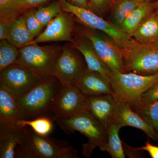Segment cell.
Segmentation results:
<instances>
[{
	"mask_svg": "<svg viewBox=\"0 0 158 158\" xmlns=\"http://www.w3.org/2000/svg\"><path fill=\"white\" fill-rule=\"evenodd\" d=\"M78 152L67 141L48 135L42 136L31 128L24 129L22 139L18 146L15 158H77Z\"/></svg>",
	"mask_w": 158,
	"mask_h": 158,
	"instance_id": "1",
	"label": "cell"
},
{
	"mask_svg": "<svg viewBox=\"0 0 158 158\" xmlns=\"http://www.w3.org/2000/svg\"><path fill=\"white\" fill-rule=\"evenodd\" d=\"M63 131L67 134L79 132L88 138L87 143L82 145V155L90 158L97 147L106 151L107 144V133L99 122L89 112L69 118L55 120Z\"/></svg>",
	"mask_w": 158,
	"mask_h": 158,
	"instance_id": "2",
	"label": "cell"
},
{
	"mask_svg": "<svg viewBox=\"0 0 158 158\" xmlns=\"http://www.w3.org/2000/svg\"><path fill=\"white\" fill-rule=\"evenodd\" d=\"M110 80L116 97L120 102L129 105L135 112L141 107V96L158 82V73L143 75L134 73L112 71Z\"/></svg>",
	"mask_w": 158,
	"mask_h": 158,
	"instance_id": "3",
	"label": "cell"
},
{
	"mask_svg": "<svg viewBox=\"0 0 158 158\" xmlns=\"http://www.w3.org/2000/svg\"><path fill=\"white\" fill-rule=\"evenodd\" d=\"M61 87L55 77H44L29 92L17 98L25 119L48 116L47 114L52 113L54 98Z\"/></svg>",
	"mask_w": 158,
	"mask_h": 158,
	"instance_id": "4",
	"label": "cell"
},
{
	"mask_svg": "<svg viewBox=\"0 0 158 158\" xmlns=\"http://www.w3.org/2000/svg\"><path fill=\"white\" fill-rule=\"evenodd\" d=\"M125 73L149 75L158 73V47L132 37L121 48Z\"/></svg>",
	"mask_w": 158,
	"mask_h": 158,
	"instance_id": "5",
	"label": "cell"
},
{
	"mask_svg": "<svg viewBox=\"0 0 158 158\" xmlns=\"http://www.w3.org/2000/svg\"><path fill=\"white\" fill-rule=\"evenodd\" d=\"M63 47L58 44L40 46L31 44L20 48L17 64L34 71L41 77L52 76Z\"/></svg>",
	"mask_w": 158,
	"mask_h": 158,
	"instance_id": "6",
	"label": "cell"
},
{
	"mask_svg": "<svg viewBox=\"0 0 158 158\" xmlns=\"http://www.w3.org/2000/svg\"><path fill=\"white\" fill-rule=\"evenodd\" d=\"M59 1L62 11L73 14L83 25L106 34L120 48L131 38V36L125 33L120 28L110 22L105 20L90 9L73 6L65 0Z\"/></svg>",
	"mask_w": 158,
	"mask_h": 158,
	"instance_id": "7",
	"label": "cell"
},
{
	"mask_svg": "<svg viewBox=\"0 0 158 158\" xmlns=\"http://www.w3.org/2000/svg\"><path fill=\"white\" fill-rule=\"evenodd\" d=\"M88 111L87 97L76 85L62 86L57 92L52 107V119L72 118Z\"/></svg>",
	"mask_w": 158,
	"mask_h": 158,
	"instance_id": "8",
	"label": "cell"
},
{
	"mask_svg": "<svg viewBox=\"0 0 158 158\" xmlns=\"http://www.w3.org/2000/svg\"><path fill=\"white\" fill-rule=\"evenodd\" d=\"M101 32L83 25L79 35L90 40L99 57L111 70L125 73L121 48L108 35Z\"/></svg>",
	"mask_w": 158,
	"mask_h": 158,
	"instance_id": "9",
	"label": "cell"
},
{
	"mask_svg": "<svg viewBox=\"0 0 158 158\" xmlns=\"http://www.w3.org/2000/svg\"><path fill=\"white\" fill-rule=\"evenodd\" d=\"M42 77L34 71L16 63L0 71V86L19 98L29 92Z\"/></svg>",
	"mask_w": 158,
	"mask_h": 158,
	"instance_id": "10",
	"label": "cell"
},
{
	"mask_svg": "<svg viewBox=\"0 0 158 158\" xmlns=\"http://www.w3.org/2000/svg\"><path fill=\"white\" fill-rule=\"evenodd\" d=\"M75 49L70 44L63 47L55 65L52 76L62 86L75 85L88 69L85 60H83Z\"/></svg>",
	"mask_w": 158,
	"mask_h": 158,
	"instance_id": "11",
	"label": "cell"
},
{
	"mask_svg": "<svg viewBox=\"0 0 158 158\" xmlns=\"http://www.w3.org/2000/svg\"><path fill=\"white\" fill-rule=\"evenodd\" d=\"M75 18L70 12L62 11L49 23L44 31L30 44L57 41L72 42Z\"/></svg>",
	"mask_w": 158,
	"mask_h": 158,
	"instance_id": "12",
	"label": "cell"
},
{
	"mask_svg": "<svg viewBox=\"0 0 158 158\" xmlns=\"http://www.w3.org/2000/svg\"><path fill=\"white\" fill-rule=\"evenodd\" d=\"M88 111L101 124L106 131L115 122L119 100L115 94H106L87 97Z\"/></svg>",
	"mask_w": 158,
	"mask_h": 158,
	"instance_id": "13",
	"label": "cell"
},
{
	"mask_svg": "<svg viewBox=\"0 0 158 158\" xmlns=\"http://www.w3.org/2000/svg\"><path fill=\"white\" fill-rule=\"evenodd\" d=\"M115 122L123 127H132L141 130L154 141H158V135L149 123L134 111L129 105L119 100Z\"/></svg>",
	"mask_w": 158,
	"mask_h": 158,
	"instance_id": "14",
	"label": "cell"
},
{
	"mask_svg": "<svg viewBox=\"0 0 158 158\" xmlns=\"http://www.w3.org/2000/svg\"><path fill=\"white\" fill-rule=\"evenodd\" d=\"M86 97L115 94L110 80L102 74L87 69L75 85Z\"/></svg>",
	"mask_w": 158,
	"mask_h": 158,
	"instance_id": "15",
	"label": "cell"
},
{
	"mask_svg": "<svg viewBox=\"0 0 158 158\" xmlns=\"http://www.w3.org/2000/svg\"><path fill=\"white\" fill-rule=\"evenodd\" d=\"M70 45L83 55L88 70L102 74L110 80L112 70L99 57L89 39L79 35Z\"/></svg>",
	"mask_w": 158,
	"mask_h": 158,
	"instance_id": "16",
	"label": "cell"
},
{
	"mask_svg": "<svg viewBox=\"0 0 158 158\" xmlns=\"http://www.w3.org/2000/svg\"><path fill=\"white\" fill-rule=\"evenodd\" d=\"M24 129V127L13 123H0V158H15Z\"/></svg>",
	"mask_w": 158,
	"mask_h": 158,
	"instance_id": "17",
	"label": "cell"
},
{
	"mask_svg": "<svg viewBox=\"0 0 158 158\" xmlns=\"http://www.w3.org/2000/svg\"><path fill=\"white\" fill-rule=\"evenodd\" d=\"M25 119L16 97L0 86V123L15 124Z\"/></svg>",
	"mask_w": 158,
	"mask_h": 158,
	"instance_id": "18",
	"label": "cell"
},
{
	"mask_svg": "<svg viewBox=\"0 0 158 158\" xmlns=\"http://www.w3.org/2000/svg\"><path fill=\"white\" fill-rule=\"evenodd\" d=\"M6 39L19 48L28 45L34 40L27 27L25 13L11 22Z\"/></svg>",
	"mask_w": 158,
	"mask_h": 158,
	"instance_id": "19",
	"label": "cell"
},
{
	"mask_svg": "<svg viewBox=\"0 0 158 158\" xmlns=\"http://www.w3.org/2000/svg\"><path fill=\"white\" fill-rule=\"evenodd\" d=\"M158 6V0L142 3L129 15L119 28L125 33L131 36L138 26L154 11Z\"/></svg>",
	"mask_w": 158,
	"mask_h": 158,
	"instance_id": "20",
	"label": "cell"
},
{
	"mask_svg": "<svg viewBox=\"0 0 158 158\" xmlns=\"http://www.w3.org/2000/svg\"><path fill=\"white\" fill-rule=\"evenodd\" d=\"M131 37L144 44H152L158 40V19L154 11L138 26Z\"/></svg>",
	"mask_w": 158,
	"mask_h": 158,
	"instance_id": "21",
	"label": "cell"
},
{
	"mask_svg": "<svg viewBox=\"0 0 158 158\" xmlns=\"http://www.w3.org/2000/svg\"><path fill=\"white\" fill-rule=\"evenodd\" d=\"M53 0H15L6 11L0 14V19L6 20L11 23L13 20L26 11L47 6Z\"/></svg>",
	"mask_w": 158,
	"mask_h": 158,
	"instance_id": "22",
	"label": "cell"
},
{
	"mask_svg": "<svg viewBox=\"0 0 158 158\" xmlns=\"http://www.w3.org/2000/svg\"><path fill=\"white\" fill-rule=\"evenodd\" d=\"M142 3L139 0H114L110 10V22L120 27L129 15Z\"/></svg>",
	"mask_w": 158,
	"mask_h": 158,
	"instance_id": "23",
	"label": "cell"
},
{
	"mask_svg": "<svg viewBox=\"0 0 158 158\" xmlns=\"http://www.w3.org/2000/svg\"><path fill=\"white\" fill-rule=\"evenodd\" d=\"M122 127L116 122L112 123L107 130V144L106 151L113 158H124L125 154L123 142L119 137V131Z\"/></svg>",
	"mask_w": 158,
	"mask_h": 158,
	"instance_id": "24",
	"label": "cell"
},
{
	"mask_svg": "<svg viewBox=\"0 0 158 158\" xmlns=\"http://www.w3.org/2000/svg\"><path fill=\"white\" fill-rule=\"evenodd\" d=\"M15 124L23 127H29L33 131L42 136L48 135L53 129V124L48 116H43L32 119H22Z\"/></svg>",
	"mask_w": 158,
	"mask_h": 158,
	"instance_id": "25",
	"label": "cell"
},
{
	"mask_svg": "<svg viewBox=\"0 0 158 158\" xmlns=\"http://www.w3.org/2000/svg\"><path fill=\"white\" fill-rule=\"evenodd\" d=\"M9 42L3 39L0 42V71L17 63L19 57V50Z\"/></svg>",
	"mask_w": 158,
	"mask_h": 158,
	"instance_id": "26",
	"label": "cell"
},
{
	"mask_svg": "<svg viewBox=\"0 0 158 158\" xmlns=\"http://www.w3.org/2000/svg\"><path fill=\"white\" fill-rule=\"evenodd\" d=\"M62 11L60 1H55L35 10V14L41 25L45 27Z\"/></svg>",
	"mask_w": 158,
	"mask_h": 158,
	"instance_id": "27",
	"label": "cell"
},
{
	"mask_svg": "<svg viewBox=\"0 0 158 158\" xmlns=\"http://www.w3.org/2000/svg\"><path fill=\"white\" fill-rule=\"evenodd\" d=\"M137 113L152 126L158 135V101L144 107Z\"/></svg>",
	"mask_w": 158,
	"mask_h": 158,
	"instance_id": "28",
	"label": "cell"
},
{
	"mask_svg": "<svg viewBox=\"0 0 158 158\" xmlns=\"http://www.w3.org/2000/svg\"><path fill=\"white\" fill-rule=\"evenodd\" d=\"M35 10V9H30L24 13L27 27L34 40L42 33L44 28L36 17Z\"/></svg>",
	"mask_w": 158,
	"mask_h": 158,
	"instance_id": "29",
	"label": "cell"
},
{
	"mask_svg": "<svg viewBox=\"0 0 158 158\" xmlns=\"http://www.w3.org/2000/svg\"><path fill=\"white\" fill-rule=\"evenodd\" d=\"M114 0H88L90 10L100 16L110 11Z\"/></svg>",
	"mask_w": 158,
	"mask_h": 158,
	"instance_id": "30",
	"label": "cell"
},
{
	"mask_svg": "<svg viewBox=\"0 0 158 158\" xmlns=\"http://www.w3.org/2000/svg\"><path fill=\"white\" fill-rule=\"evenodd\" d=\"M158 101V83H157L143 94L141 98V107L137 112L148 105Z\"/></svg>",
	"mask_w": 158,
	"mask_h": 158,
	"instance_id": "31",
	"label": "cell"
},
{
	"mask_svg": "<svg viewBox=\"0 0 158 158\" xmlns=\"http://www.w3.org/2000/svg\"><path fill=\"white\" fill-rule=\"evenodd\" d=\"M133 149L136 151L140 152L141 151H145L149 153L150 156L152 158H158V147L153 145L149 141H147L145 145L143 147L134 148Z\"/></svg>",
	"mask_w": 158,
	"mask_h": 158,
	"instance_id": "32",
	"label": "cell"
},
{
	"mask_svg": "<svg viewBox=\"0 0 158 158\" xmlns=\"http://www.w3.org/2000/svg\"><path fill=\"white\" fill-rule=\"evenodd\" d=\"M10 23L4 19H0V40L7 39Z\"/></svg>",
	"mask_w": 158,
	"mask_h": 158,
	"instance_id": "33",
	"label": "cell"
},
{
	"mask_svg": "<svg viewBox=\"0 0 158 158\" xmlns=\"http://www.w3.org/2000/svg\"><path fill=\"white\" fill-rule=\"evenodd\" d=\"M65 1L73 6L90 9L88 0H65Z\"/></svg>",
	"mask_w": 158,
	"mask_h": 158,
	"instance_id": "34",
	"label": "cell"
},
{
	"mask_svg": "<svg viewBox=\"0 0 158 158\" xmlns=\"http://www.w3.org/2000/svg\"><path fill=\"white\" fill-rule=\"evenodd\" d=\"M15 0H0V14H2Z\"/></svg>",
	"mask_w": 158,
	"mask_h": 158,
	"instance_id": "35",
	"label": "cell"
},
{
	"mask_svg": "<svg viewBox=\"0 0 158 158\" xmlns=\"http://www.w3.org/2000/svg\"><path fill=\"white\" fill-rule=\"evenodd\" d=\"M142 2H152L156 1V0H139Z\"/></svg>",
	"mask_w": 158,
	"mask_h": 158,
	"instance_id": "36",
	"label": "cell"
},
{
	"mask_svg": "<svg viewBox=\"0 0 158 158\" xmlns=\"http://www.w3.org/2000/svg\"><path fill=\"white\" fill-rule=\"evenodd\" d=\"M154 12L155 13L158 19V6L156 8Z\"/></svg>",
	"mask_w": 158,
	"mask_h": 158,
	"instance_id": "37",
	"label": "cell"
},
{
	"mask_svg": "<svg viewBox=\"0 0 158 158\" xmlns=\"http://www.w3.org/2000/svg\"><path fill=\"white\" fill-rule=\"evenodd\" d=\"M152 44H154V45L158 47V40H156L154 43Z\"/></svg>",
	"mask_w": 158,
	"mask_h": 158,
	"instance_id": "38",
	"label": "cell"
},
{
	"mask_svg": "<svg viewBox=\"0 0 158 158\" xmlns=\"http://www.w3.org/2000/svg\"></svg>",
	"mask_w": 158,
	"mask_h": 158,
	"instance_id": "39",
	"label": "cell"
}]
</instances>
